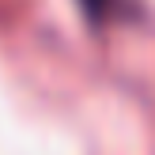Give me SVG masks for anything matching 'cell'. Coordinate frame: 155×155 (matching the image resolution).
<instances>
[{"label": "cell", "instance_id": "6da1fadb", "mask_svg": "<svg viewBox=\"0 0 155 155\" xmlns=\"http://www.w3.org/2000/svg\"><path fill=\"white\" fill-rule=\"evenodd\" d=\"M76 4L83 8V15H87L91 23H106V19H114V15L121 12V0H76Z\"/></svg>", "mask_w": 155, "mask_h": 155}]
</instances>
